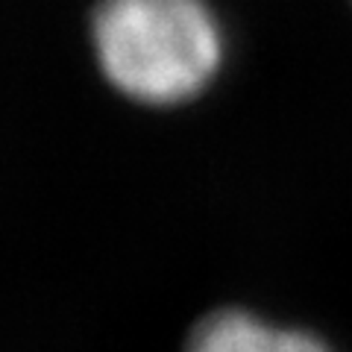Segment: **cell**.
Returning a JSON list of instances; mask_svg holds the SVG:
<instances>
[{
  "label": "cell",
  "instance_id": "obj_2",
  "mask_svg": "<svg viewBox=\"0 0 352 352\" xmlns=\"http://www.w3.org/2000/svg\"><path fill=\"white\" fill-rule=\"evenodd\" d=\"M188 352H329L323 340L296 329H276L247 311H214L194 329Z\"/></svg>",
  "mask_w": 352,
  "mask_h": 352
},
{
  "label": "cell",
  "instance_id": "obj_1",
  "mask_svg": "<svg viewBox=\"0 0 352 352\" xmlns=\"http://www.w3.org/2000/svg\"><path fill=\"white\" fill-rule=\"evenodd\" d=\"M91 38L106 80L150 106L200 94L223 56L206 0H100Z\"/></svg>",
  "mask_w": 352,
  "mask_h": 352
}]
</instances>
